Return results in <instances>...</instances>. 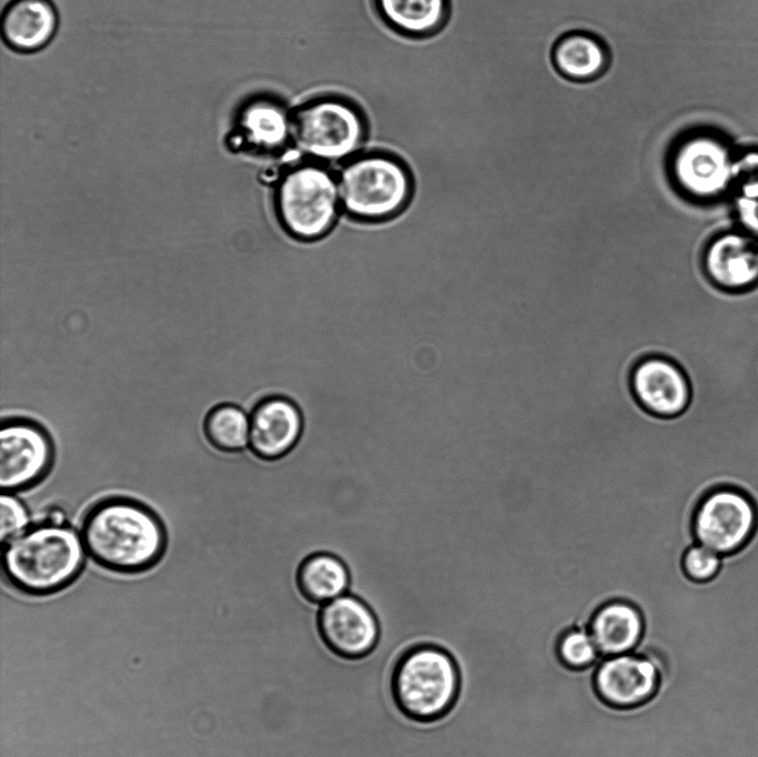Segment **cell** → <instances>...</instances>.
<instances>
[{
	"mask_svg": "<svg viewBox=\"0 0 758 757\" xmlns=\"http://www.w3.org/2000/svg\"><path fill=\"white\" fill-rule=\"evenodd\" d=\"M57 23L50 0H13L2 16V36L13 50L33 52L52 39Z\"/></svg>",
	"mask_w": 758,
	"mask_h": 757,
	"instance_id": "2e32d148",
	"label": "cell"
},
{
	"mask_svg": "<svg viewBox=\"0 0 758 757\" xmlns=\"http://www.w3.org/2000/svg\"><path fill=\"white\" fill-rule=\"evenodd\" d=\"M249 416V447L262 460L281 458L294 447L302 434V414L289 398L266 397L253 407Z\"/></svg>",
	"mask_w": 758,
	"mask_h": 757,
	"instance_id": "5bb4252c",
	"label": "cell"
},
{
	"mask_svg": "<svg viewBox=\"0 0 758 757\" xmlns=\"http://www.w3.org/2000/svg\"><path fill=\"white\" fill-rule=\"evenodd\" d=\"M588 630L603 657L631 653L643 638L644 618L635 605L613 600L597 609Z\"/></svg>",
	"mask_w": 758,
	"mask_h": 757,
	"instance_id": "e0dca14e",
	"label": "cell"
},
{
	"mask_svg": "<svg viewBox=\"0 0 758 757\" xmlns=\"http://www.w3.org/2000/svg\"><path fill=\"white\" fill-rule=\"evenodd\" d=\"M240 131L249 150L276 154L293 143V110L273 97L254 99L242 111Z\"/></svg>",
	"mask_w": 758,
	"mask_h": 757,
	"instance_id": "9a60e30c",
	"label": "cell"
},
{
	"mask_svg": "<svg viewBox=\"0 0 758 757\" xmlns=\"http://www.w3.org/2000/svg\"><path fill=\"white\" fill-rule=\"evenodd\" d=\"M461 672L445 648L421 644L396 660L390 679L391 696L408 719L432 723L447 716L461 692Z\"/></svg>",
	"mask_w": 758,
	"mask_h": 757,
	"instance_id": "3957f363",
	"label": "cell"
},
{
	"mask_svg": "<svg viewBox=\"0 0 758 757\" xmlns=\"http://www.w3.org/2000/svg\"><path fill=\"white\" fill-rule=\"evenodd\" d=\"M85 555L81 535L74 528L41 521L2 544L1 567L17 591L47 596L75 581Z\"/></svg>",
	"mask_w": 758,
	"mask_h": 757,
	"instance_id": "7a4b0ae2",
	"label": "cell"
},
{
	"mask_svg": "<svg viewBox=\"0 0 758 757\" xmlns=\"http://www.w3.org/2000/svg\"><path fill=\"white\" fill-rule=\"evenodd\" d=\"M659 670L647 657L625 653L603 657L595 672L594 684L600 698L619 707H636L654 696L659 685Z\"/></svg>",
	"mask_w": 758,
	"mask_h": 757,
	"instance_id": "8fae6325",
	"label": "cell"
},
{
	"mask_svg": "<svg viewBox=\"0 0 758 757\" xmlns=\"http://www.w3.org/2000/svg\"><path fill=\"white\" fill-rule=\"evenodd\" d=\"M203 430L215 448L239 452L249 445L250 416L237 405L219 404L208 412Z\"/></svg>",
	"mask_w": 758,
	"mask_h": 757,
	"instance_id": "44dd1931",
	"label": "cell"
},
{
	"mask_svg": "<svg viewBox=\"0 0 758 757\" xmlns=\"http://www.w3.org/2000/svg\"><path fill=\"white\" fill-rule=\"evenodd\" d=\"M317 630L331 653L350 660L371 654L380 638L375 614L353 595H342L323 604L317 614Z\"/></svg>",
	"mask_w": 758,
	"mask_h": 757,
	"instance_id": "30bf717a",
	"label": "cell"
},
{
	"mask_svg": "<svg viewBox=\"0 0 758 757\" xmlns=\"http://www.w3.org/2000/svg\"><path fill=\"white\" fill-rule=\"evenodd\" d=\"M381 20L394 32L422 39L439 32L451 13V0H373Z\"/></svg>",
	"mask_w": 758,
	"mask_h": 757,
	"instance_id": "ac0fdd59",
	"label": "cell"
},
{
	"mask_svg": "<svg viewBox=\"0 0 758 757\" xmlns=\"http://www.w3.org/2000/svg\"><path fill=\"white\" fill-rule=\"evenodd\" d=\"M0 541L2 544L23 533L30 525L27 506L14 493L0 496Z\"/></svg>",
	"mask_w": 758,
	"mask_h": 757,
	"instance_id": "cb8c5ba5",
	"label": "cell"
},
{
	"mask_svg": "<svg viewBox=\"0 0 758 757\" xmlns=\"http://www.w3.org/2000/svg\"><path fill=\"white\" fill-rule=\"evenodd\" d=\"M366 135L361 109L343 97H314L293 109L292 145L306 160L342 164L362 152Z\"/></svg>",
	"mask_w": 758,
	"mask_h": 757,
	"instance_id": "8992f818",
	"label": "cell"
},
{
	"mask_svg": "<svg viewBox=\"0 0 758 757\" xmlns=\"http://www.w3.org/2000/svg\"><path fill=\"white\" fill-rule=\"evenodd\" d=\"M703 266L709 280L722 290L750 289L758 284V239L737 228L722 232L707 244Z\"/></svg>",
	"mask_w": 758,
	"mask_h": 757,
	"instance_id": "4fadbf2b",
	"label": "cell"
},
{
	"mask_svg": "<svg viewBox=\"0 0 758 757\" xmlns=\"http://www.w3.org/2000/svg\"><path fill=\"white\" fill-rule=\"evenodd\" d=\"M630 386L638 403L656 416H677L689 404L690 385L686 374L664 356L640 360L631 371Z\"/></svg>",
	"mask_w": 758,
	"mask_h": 757,
	"instance_id": "7c38bea8",
	"label": "cell"
},
{
	"mask_svg": "<svg viewBox=\"0 0 758 757\" xmlns=\"http://www.w3.org/2000/svg\"><path fill=\"white\" fill-rule=\"evenodd\" d=\"M53 458V443L41 425L21 417H10L1 422L2 492L16 493L32 487L49 473Z\"/></svg>",
	"mask_w": 758,
	"mask_h": 757,
	"instance_id": "9c48e42d",
	"label": "cell"
},
{
	"mask_svg": "<svg viewBox=\"0 0 758 757\" xmlns=\"http://www.w3.org/2000/svg\"><path fill=\"white\" fill-rule=\"evenodd\" d=\"M67 514L61 507H51L44 514L42 522H47L55 525L67 524Z\"/></svg>",
	"mask_w": 758,
	"mask_h": 757,
	"instance_id": "d4e9b609",
	"label": "cell"
},
{
	"mask_svg": "<svg viewBox=\"0 0 758 757\" xmlns=\"http://www.w3.org/2000/svg\"><path fill=\"white\" fill-rule=\"evenodd\" d=\"M721 562V555L696 543L685 552L683 568L689 579L706 583L719 573Z\"/></svg>",
	"mask_w": 758,
	"mask_h": 757,
	"instance_id": "603a6c76",
	"label": "cell"
},
{
	"mask_svg": "<svg viewBox=\"0 0 758 757\" xmlns=\"http://www.w3.org/2000/svg\"><path fill=\"white\" fill-rule=\"evenodd\" d=\"M336 176L342 210L358 221L394 218L406 208L413 193L406 164L383 151L360 152L341 164Z\"/></svg>",
	"mask_w": 758,
	"mask_h": 757,
	"instance_id": "277c9868",
	"label": "cell"
},
{
	"mask_svg": "<svg viewBox=\"0 0 758 757\" xmlns=\"http://www.w3.org/2000/svg\"><path fill=\"white\" fill-rule=\"evenodd\" d=\"M757 523V509L750 498L736 488L721 487L700 501L693 518V533L698 544L722 556L742 548Z\"/></svg>",
	"mask_w": 758,
	"mask_h": 757,
	"instance_id": "ba28073f",
	"label": "cell"
},
{
	"mask_svg": "<svg viewBox=\"0 0 758 757\" xmlns=\"http://www.w3.org/2000/svg\"><path fill=\"white\" fill-rule=\"evenodd\" d=\"M553 62L567 79L588 81L600 75L608 65L605 44L595 36L574 31L563 36L554 46Z\"/></svg>",
	"mask_w": 758,
	"mask_h": 757,
	"instance_id": "d6986e66",
	"label": "cell"
},
{
	"mask_svg": "<svg viewBox=\"0 0 758 757\" xmlns=\"http://www.w3.org/2000/svg\"><path fill=\"white\" fill-rule=\"evenodd\" d=\"M274 204L290 235L302 241L319 240L331 231L342 210L337 176L319 162L293 164L276 182Z\"/></svg>",
	"mask_w": 758,
	"mask_h": 757,
	"instance_id": "5b68a950",
	"label": "cell"
},
{
	"mask_svg": "<svg viewBox=\"0 0 758 757\" xmlns=\"http://www.w3.org/2000/svg\"><path fill=\"white\" fill-rule=\"evenodd\" d=\"M80 535L95 564L120 574L150 569L166 543L156 514L128 497H109L92 505L82 518Z\"/></svg>",
	"mask_w": 758,
	"mask_h": 757,
	"instance_id": "6da1fadb",
	"label": "cell"
},
{
	"mask_svg": "<svg viewBox=\"0 0 758 757\" xmlns=\"http://www.w3.org/2000/svg\"><path fill=\"white\" fill-rule=\"evenodd\" d=\"M348 583L350 576L345 564L329 553L307 556L296 573L300 593L314 604H326L344 595Z\"/></svg>",
	"mask_w": 758,
	"mask_h": 757,
	"instance_id": "ffe728a7",
	"label": "cell"
},
{
	"mask_svg": "<svg viewBox=\"0 0 758 757\" xmlns=\"http://www.w3.org/2000/svg\"><path fill=\"white\" fill-rule=\"evenodd\" d=\"M558 656L570 668H586L599 662L600 655L588 629H570L558 643Z\"/></svg>",
	"mask_w": 758,
	"mask_h": 757,
	"instance_id": "7402d4cb",
	"label": "cell"
},
{
	"mask_svg": "<svg viewBox=\"0 0 758 757\" xmlns=\"http://www.w3.org/2000/svg\"><path fill=\"white\" fill-rule=\"evenodd\" d=\"M736 150L720 134L700 130L680 139L669 155V174L675 188L698 202L730 196Z\"/></svg>",
	"mask_w": 758,
	"mask_h": 757,
	"instance_id": "52a82bcc",
	"label": "cell"
}]
</instances>
